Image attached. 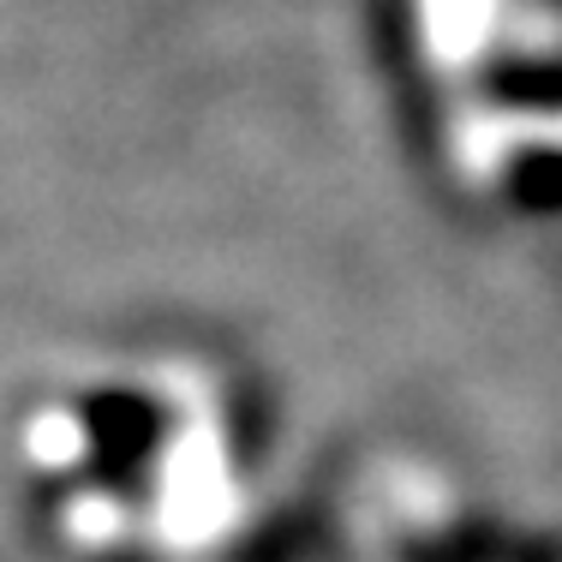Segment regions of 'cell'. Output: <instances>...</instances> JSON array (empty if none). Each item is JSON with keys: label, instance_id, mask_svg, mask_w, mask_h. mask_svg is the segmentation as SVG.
<instances>
[{"label": "cell", "instance_id": "cell-1", "mask_svg": "<svg viewBox=\"0 0 562 562\" xmlns=\"http://www.w3.org/2000/svg\"><path fill=\"white\" fill-rule=\"evenodd\" d=\"M85 431L97 437V473L102 479H120L126 467H144L150 449L162 443L168 431V413L144 395H126V390H102L85 401Z\"/></svg>", "mask_w": 562, "mask_h": 562}, {"label": "cell", "instance_id": "cell-2", "mask_svg": "<svg viewBox=\"0 0 562 562\" xmlns=\"http://www.w3.org/2000/svg\"><path fill=\"white\" fill-rule=\"evenodd\" d=\"M485 90L515 109H562V60H497L485 72Z\"/></svg>", "mask_w": 562, "mask_h": 562}, {"label": "cell", "instance_id": "cell-3", "mask_svg": "<svg viewBox=\"0 0 562 562\" xmlns=\"http://www.w3.org/2000/svg\"><path fill=\"white\" fill-rule=\"evenodd\" d=\"M508 198L527 216H562V150H527L508 168Z\"/></svg>", "mask_w": 562, "mask_h": 562}, {"label": "cell", "instance_id": "cell-4", "mask_svg": "<svg viewBox=\"0 0 562 562\" xmlns=\"http://www.w3.org/2000/svg\"><path fill=\"white\" fill-rule=\"evenodd\" d=\"M109 562H126V557H109Z\"/></svg>", "mask_w": 562, "mask_h": 562}]
</instances>
